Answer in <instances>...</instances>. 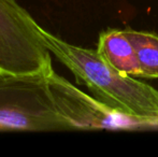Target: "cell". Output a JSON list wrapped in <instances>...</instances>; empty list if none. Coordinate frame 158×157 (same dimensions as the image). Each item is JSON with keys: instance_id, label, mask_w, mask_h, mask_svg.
<instances>
[{"instance_id": "cell-7", "label": "cell", "mask_w": 158, "mask_h": 157, "mask_svg": "<svg viewBox=\"0 0 158 157\" xmlns=\"http://www.w3.org/2000/svg\"><path fill=\"white\" fill-rule=\"evenodd\" d=\"M152 129H158V119L156 122H155L154 124H153V127H152Z\"/></svg>"}, {"instance_id": "cell-3", "label": "cell", "mask_w": 158, "mask_h": 157, "mask_svg": "<svg viewBox=\"0 0 158 157\" xmlns=\"http://www.w3.org/2000/svg\"><path fill=\"white\" fill-rule=\"evenodd\" d=\"M40 28L16 0H0V73L30 76L52 71L51 52Z\"/></svg>"}, {"instance_id": "cell-2", "label": "cell", "mask_w": 158, "mask_h": 157, "mask_svg": "<svg viewBox=\"0 0 158 157\" xmlns=\"http://www.w3.org/2000/svg\"><path fill=\"white\" fill-rule=\"evenodd\" d=\"M48 76L0 73V131L70 130L55 107Z\"/></svg>"}, {"instance_id": "cell-6", "label": "cell", "mask_w": 158, "mask_h": 157, "mask_svg": "<svg viewBox=\"0 0 158 157\" xmlns=\"http://www.w3.org/2000/svg\"><path fill=\"white\" fill-rule=\"evenodd\" d=\"M124 32L135 50L142 78L158 79V35L132 28H126Z\"/></svg>"}, {"instance_id": "cell-4", "label": "cell", "mask_w": 158, "mask_h": 157, "mask_svg": "<svg viewBox=\"0 0 158 157\" xmlns=\"http://www.w3.org/2000/svg\"><path fill=\"white\" fill-rule=\"evenodd\" d=\"M55 107L70 130H151L155 122L140 119L117 112L75 87L53 69L48 76Z\"/></svg>"}, {"instance_id": "cell-1", "label": "cell", "mask_w": 158, "mask_h": 157, "mask_svg": "<svg viewBox=\"0 0 158 157\" xmlns=\"http://www.w3.org/2000/svg\"><path fill=\"white\" fill-rule=\"evenodd\" d=\"M40 31L50 52L72 72L77 83L89 89L95 98L127 116L157 121L158 89L117 71L97 50L70 44L42 27Z\"/></svg>"}, {"instance_id": "cell-5", "label": "cell", "mask_w": 158, "mask_h": 157, "mask_svg": "<svg viewBox=\"0 0 158 157\" xmlns=\"http://www.w3.org/2000/svg\"><path fill=\"white\" fill-rule=\"evenodd\" d=\"M97 52L117 71L142 78V69L137 53L124 29L112 28L102 31L98 39Z\"/></svg>"}]
</instances>
